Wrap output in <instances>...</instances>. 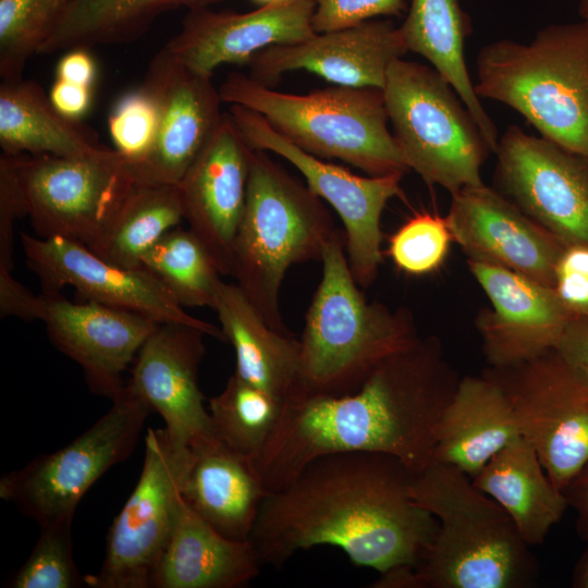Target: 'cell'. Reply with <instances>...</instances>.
I'll return each mask as SVG.
<instances>
[{
    "label": "cell",
    "mask_w": 588,
    "mask_h": 588,
    "mask_svg": "<svg viewBox=\"0 0 588 588\" xmlns=\"http://www.w3.org/2000/svg\"><path fill=\"white\" fill-rule=\"evenodd\" d=\"M414 474L379 452L315 458L262 502L249 536L262 565L279 568L298 551L333 546L380 575L417 567L439 523L411 495Z\"/></svg>",
    "instance_id": "1"
},
{
    "label": "cell",
    "mask_w": 588,
    "mask_h": 588,
    "mask_svg": "<svg viewBox=\"0 0 588 588\" xmlns=\"http://www.w3.org/2000/svg\"><path fill=\"white\" fill-rule=\"evenodd\" d=\"M460 379L439 340L428 336L382 360L351 393H298L284 401L253 460L267 491L339 452L389 454L419 473L432 462L438 425Z\"/></svg>",
    "instance_id": "2"
},
{
    "label": "cell",
    "mask_w": 588,
    "mask_h": 588,
    "mask_svg": "<svg viewBox=\"0 0 588 588\" xmlns=\"http://www.w3.org/2000/svg\"><path fill=\"white\" fill-rule=\"evenodd\" d=\"M411 495L439 523L407 588H525L538 562L506 511L457 467L432 461L414 474Z\"/></svg>",
    "instance_id": "3"
},
{
    "label": "cell",
    "mask_w": 588,
    "mask_h": 588,
    "mask_svg": "<svg viewBox=\"0 0 588 588\" xmlns=\"http://www.w3.org/2000/svg\"><path fill=\"white\" fill-rule=\"evenodd\" d=\"M330 211L307 184L250 147L246 201L233 249V278L266 322L292 333L280 289L292 265L320 260L336 234Z\"/></svg>",
    "instance_id": "4"
},
{
    "label": "cell",
    "mask_w": 588,
    "mask_h": 588,
    "mask_svg": "<svg viewBox=\"0 0 588 588\" xmlns=\"http://www.w3.org/2000/svg\"><path fill=\"white\" fill-rule=\"evenodd\" d=\"M476 94L522 114L539 133L588 159V23L551 24L529 44L483 46Z\"/></svg>",
    "instance_id": "5"
},
{
    "label": "cell",
    "mask_w": 588,
    "mask_h": 588,
    "mask_svg": "<svg viewBox=\"0 0 588 588\" xmlns=\"http://www.w3.org/2000/svg\"><path fill=\"white\" fill-rule=\"evenodd\" d=\"M344 242L339 230L322 254V277L299 339L301 393H351L382 360L420 338L406 309L366 301Z\"/></svg>",
    "instance_id": "6"
},
{
    "label": "cell",
    "mask_w": 588,
    "mask_h": 588,
    "mask_svg": "<svg viewBox=\"0 0 588 588\" xmlns=\"http://www.w3.org/2000/svg\"><path fill=\"white\" fill-rule=\"evenodd\" d=\"M222 102L260 114L301 149L340 159L371 176L406 173L381 88L331 86L308 94L272 89L249 75L230 73L219 86Z\"/></svg>",
    "instance_id": "7"
},
{
    "label": "cell",
    "mask_w": 588,
    "mask_h": 588,
    "mask_svg": "<svg viewBox=\"0 0 588 588\" xmlns=\"http://www.w3.org/2000/svg\"><path fill=\"white\" fill-rule=\"evenodd\" d=\"M382 90L392 134L408 170L451 195L483 184L480 169L492 150L473 114L436 69L396 59Z\"/></svg>",
    "instance_id": "8"
},
{
    "label": "cell",
    "mask_w": 588,
    "mask_h": 588,
    "mask_svg": "<svg viewBox=\"0 0 588 588\" xmlns=\"http://www.w3.org/2000/svg\"><path fill=\"white\" fill-rule=\"evenodd\" d=\"M109 411L72 442L0 480V497L41 526L72 524L87 490L133 452L152 412L126 383Z\"/></svg>",
    "instance_id": "9"
},
{
    "label": "cell",
    "mask_w": 588,
    "mask_h": 588,
    "mask_svg": "<svg viewBox=\"0 0 588 588\" xmlns=\"http://www.w3.org/2000/svg\"><path fill=\"white\" fill-rule=\"evenodd\" d=\"M193 461V449L175 443L164 428L147 430L140 476L109 529L99 571L84 576L86 586L149 588L173 532Z\"/></svg>",
    "instance_id": "10"
},
{
    "label": "cell",
    "mask_w": 588,
    "mask_h": 588,
    "mask_svg": "<svg viewBox=\"0 0 588 588\" xmlns=\"http://www.w3.org/2000/svg\"><path fill=\"white\" fill-rule=\"evenodd\" d=\"M26 215L40 237L91 247L138 184L115 149L77 157L19 155Z\"/></svg>",
    "instance_id": "11"
},
{
    "label": "cell",
    "mask_w": 588,
    "mask_h": 588,
    "mask_svg": "<svg viewBox=\"0 0 588 588\" xmlns=\"http://www.w3.org/2000/svg\"><path fill=\"white\" fill-rule=\"evenodd\" d=\"M486 372L505 392L519 434L564 492L588 463V385L554 350L514 366L490 367Z\"/></svg>",
    "instance_id": "12"
},
{
    "label": "cell",
    "mask_w": 588,
    "mask_h": 588,
    "mask_svg": "<svg viewBox=\"0 0 588 588\" xmlns=\"http://www.w3.org/2000/svg\"><path fill=\"white\" fill-rule=\"evenodd\" d=\"M226 113L249 147L287 160L302 173L308 187L336 211L345 229L344 244L353 278L359 287H369L382 262L381 216L387 203L401 195L404 173L356 175L301 149L250 109L230 105Z\"/></svg>",
    "instance_id": "13"
},
{
    "label": "cell",
    "mask_w": 588,
    "mask_h": 588,
    "mask_svg": "<svg viewBox=\"0 0 588 588\" xmlns=\"http://www.w3.org/2000/svg\"><path fill=\"white\" fill-rule=\"evenodd\" d=\"M499 192L565 245H588V159L510 125L499 138Z\"/></svg>",
    "instance_id": "14"
},
{
    "label": "cell",
    "mask_w": 588,
    "mask_h": 588,
    "mask_svg": "<svg viewBox=\"0 0 588 588\" xmlns=\"http://www.w3.org/2000/svg\"><path fill=\"white\" fill-rule=\"evenodd\" d=\"M26 261L45 294L74 287L87 301L144 315L159 323L195 327L226 341L220 327L184 310L164 284L144 267L110 262L86 245L64 237L20 234Z\"/></svg>",
    "instance_id": "15"
},
{
    "label": "cell",
    "mask_w": 588,
    "mask_h": 588,
    "mask_svg": "<svg viewBox=\"0 0 588 588\" xmlns=\"http://www.w3.org/2000/svg\"><path fill=\"white\" fill-rule=\"evenodd\" d=\"M142 87L156 102L158 125L149 154L131 167L138 183L177 185L224 119L219 88L164 48Z\"/></svg>",
    "instance_id": "16"
},
{
    "label": "cell",
    "mask_w": 588,
    "mask_h": 588,
    "mask_svg": "<svg viewBox=\"0 0 588 588\" xmlns=\"http://www.w3.org/2000/svg\"><path fill=\"white\" fill-rule=\"evenodd\" d=\"M468 260L498 266L553 287L566 246L499 191L485 184L452 194L445 216Z\"/></svg>",
    "instance_id": "17"
},
{
    "label": "cell",
    "mask_w": 588,
    "mask_h": 588,
    "mask_svg": "<svg viewBox=\"0 0 588 588\" xmlns=\"http://www.w3.org/2000/svg\"><path fill=\"white\" fill-rule=\"evenodd\" d=\"M313 0H278L248 12L191 10L163 47L189 69L212 76L222 64H246L275 45L304 41L316 34Z\"/></svg>",
    "instance_id": "18"
},
{
    "label": "cell",
    "mask_w": 588,
    "mask_h": 588,
    "mask_svg": "<svg viewBox=\"0 0 588 588\" xmlns=\"http://www.w3.org/2000/svg\"><path fill=\"white\" fill-rule=\"evenodd\" d=\"M468 267L491 302L477 318L490 367L514 366L554 350L574 315L553 287L498 266L468 260Z\"/></svg>",
    "instance_id": "19"
},
{
    "label": "cell",
    "mask_w": 588,
    "mask_h": 588,
    "mask_svg": "<svg viewBox=\"0 0 588 588\" xmlns=\"http://www.w3.org/2000/svg\"><path fill=\"white\" fill-rule=\"evenodd\" d=\"M250 147L225 112L207 145L177 184L188 230L221 275H233V249L243 217Z\"/></svg>",
    "instance_id": "20"
},
{
    "label": "cell",
    "mask_w": 588,
    "mask_h": 588,
    "mask_svg": "<svg viewBox=\"0 0 588 588\" xmlns=\"http://www.w3.org/2000/svg\"><path fill=\"white\" fill-rule=\"evenodd\" d=\"M40 321L52 344L83 370L91 392L111 400L122 375L159 322L93 301L75 303L60 293L42 294Z\"/></svg>",
    "instance_id": "21"
},
{
    "label": "cell",
    "mask_w": 588,
    "mask_h": 588,
    "mask_svg": "<svg viewBox=\"0 0 588 588\" xmlns=\"http://www.w3.org/2000/svg\"><path fill=\"white\" fill-rule=\"evenodd\" d=\"M407 52L400 27L390 20L371 19L316 33L301 42L268 47L247 63L248 75L270 86L284 73L304 70L334 85L382 89L390 64Z\"/></svg>",
    "instance_id": "22"
},
{
    "label": "cell",
    "mask_w": 588,
    "mask_h": 588,
    "mask_svg": "<svg viewBox=\"0 0 588 588\" xmlns=\"http://www.w3.org/2000/svg\"><path fill=\"white\" fill-rule=\"evenodd\" d=\"M205 335L195 327L159 323L140 347L128 381L163 418L169 437L189 448L215 436L198 383Z\"/></svg>",
    "instance_id": "23"
},
{
    "label": "cell",
    "mask_w": 588,
    "mask_h": 588,
    "mask_svg": "<svg viewBox=\"0 0 588 588\" xmlns=\"http://www.w3.org/2000/svg\"><path fill=\"white\" fill-rule=\"evenodd\" d=\"M192 449L194 461L183 488L185 502L222 536L248 540L269 494L253 460L216 436Z\"/></svg>",
    "instance_id": "24"
},
{
    "label": "cell",
    "mask_w": 588,
    "mask_h": 588,
    "mask_svg": "<svg viewBox=\"0 0 588 588\" xmlns=\"http://www.w3.org/2000/svg\"><path fill=\"white\" fill-rule=\"evenodd\" d=\"M235 352V373L282 403L303 391L301 342L270 327L236 283L220 280L212 307Z\"/></svg>",
    "instance_id": "25"
},
{
    "label": "cell",
    "mask_w": 588,
    "mask_h": 588,
    "mask_svg": "<svg viewBox=\"0 0 588 588\" xmlns=\"http://www.w3.org/2000/svg\"><path fill=\"white\" fill-rule=\"evenodd\" d=\"M519 430L507 396L487 372L460 379L437 429L432 461L474 478Z\"/></svg>",
    "instance_id": "26"
},
{
    "label": "cell",
    "mask_w": 588,
    "mask_h": 588,
    "mask_svg": "<svg viewBox=\"0 0 588 588\" xmlns=\"http://www.w3.org/2000/svg\"><path fill=\"white\" fill-rule=\"evenodd\" d=\"M249 540L229 539L183 498L170 541L149 581L151 588H240L261 569Z\"/></svg>",
    "instance_id": "27"
},
{
    "label": "cell",
    "mask_w": 588,
    "mask_h": 588,
    "mask_svg": "<svg viewBox=\"0 0 588 588\" xmlns=\"http://www.w3.org/2000/svg\"><path fill=\"white\" fill-rule=\"evenodd\" d=\"M471 480L506 511L530 547L544 542L569 505L522 436L495 453Z\"/></svg>",
    "instance_id": "28"
},
{
    "label": "cell",
    "mask_w": 588,
    "mask_h": 588,
    "mask_svg": "<svg viewBox=\"0 0 588 588\" xmlns=\"http://www.w3.org/2000/svg\"><path fill=\"white\" fill-rule=\"evenodd\" d=\"M0 146L2 152L77 157L103 146L97 133L61 114L36 82L24 78L0 84Z\"/></svg>",
    "instance_id": "29"
},
{
    "label": "cell",
    "mask_w": 588,
    "mask_h": 588,
    "mask_svg": "<svg viewBox=\"0 0 588 588\" xmlns=\"http://www.w3.org/2000/svg\"><path fill=\"white\" fill-rule=\"evenodd\" d=\"M399 27L407 50L427 59L455 89L494 152L498 130L469 77L464 44L471 28L458 0H412L406 19Z\"/></svg>",
    "instance_id": "30"
},
{
    "label": "cell",
    "mask_w": 588,
    "mask_h": 588,
    "mask_svg": "<svg viewBox=\"0 0 588 588\" xmlns=\"http://www.w3.org/2000/svg\"><path fill=\"white\" fill-rule=\"evenodd\" d=\"M222 0H70L38 53L137 40L163 13L211 8Z\"/></svg>",
    "instance_id": "31"
},
{
    "label": "cell",
    "mask_w": 588,
    "mask_h": 588,
    "mask_svg": "<svg viewBox=\"0 0 588 588\" xmlns=\"http://www.w3.org/2000/svg\"><path fill=\"white\" fill-rule=\"evenodd\" d=\"M182 220L177 185L138 183L89 248L110 262L138 268L144 255Z\"/></svg>",
    "instance_id": "32"
},
{
    "label": "cell",
    "mask_w": 588,
    "mask_h": 588,
    "mask_svg": "<svg viewBox=\"0 0 588 588\" xmlns=\"http://www.w3.org/2000/svg\"><path fill=\"white\" fill-rule=\"evenodd\" d=\"M183 307H212L221 273L201 242L187 229L168 231L142 258Z\"/></svg>",
    "instance_id": "33"
},
{
    "label": "cell",
    "mask_w": 588,
    "mask_h": 588,
    "mask_svg": "<svg viewBox=\"0 0 588 588\" xmlns=\"http://www.w3.org/2000/svg\"><path fill=\"white\" fill-rule=\"evenodd\" d=\"M208 411L215 436L255 460L278 422L282 401L233 372L224 389L209 400Z\"/></svg>",
    "instance_id": "34"
},
{
    "label": "cell",
    "mask_w": 588,
    "mask_h": 588,
    "mask_svg": "<svg viewBox=\"0 0 588 588\" xmlns=\"http://www.w3.org/2000/svg\"><path fill=\"white\" fill-rule=\"evenodd\" d=\"M70 0H0V76L23 78L27 60L38 53Z\"/></svg>",
    "instance_id": "35"
},
{
    "label": "cell",
    "mask_w": 588,
    "mask_h": 588,
    "mask_svg": "<svg viewBox=\"0 0 588 588\" xmlns=\"http://www.w3.org/2000/svg\"><path fill=\"white\" fill-rule=\"evenodd\" d=\"M69 523L41 526L25 563L11 577V588H76L85 585L73 556Z\"/></svg>",
    "instance_id": "36"
},
{
    "label": "cell",
    "mask_w": 588,
    "mask_h": 588,
    "mask_svg": "<svg viewBox=\"0 0 588 588\" xmlns=\"http://www.w3.org/2000/svg\"><path fill=\"white\" fill-rule=\"evenodd\" d=\"M453 236L445 217L430 212L415 215L389 242V255L402 271L420 275L444 261Z\"/></svg>",
    "instance_id": "37"
},
{
    "label": "cell",
    "mask_w": 588,
    "mask_h": 588,
    "mask_svg": "<svg viewBox=\"0 0 588 588\" xmlns=\"http://www.w3.org/2000/svg\"><path fill=\"white\" fill-rule=\"evenodd\" d=\"M114 149L131 166L149 154L157 133L158 112L154 98L143 87L122 96L108 119Z\"/></svg>",
    "instance_id": "38"
},
{
    "label": "cell",
    "mask_w": 588,
    "mask_h": 588,
    "mask_svg": "<svg viewBox=\"0 0 588 588\" xmlns=\"http://www.w3.org/2000/svg\"><path fill=\"white\" fill-rule=\"evenodd\" d=\"M313 27L324 33L355 26L377 16L400 15L405 0H313Z\"/></svg>",
    "instance_id": "39"
},
{
    "label": "cell",
    "mask_w": 588,
    "mask_h": 588,
    "mask_svg": "<svg viewBox=\"0 0 588 588\" xmlns=\"http://www.w3.org/2000/svg\"><path fill=\"white\" fill-rule=\"evenodd\" d=\"M17 156L0 155V269L13 271V233L17 219L26 217Z\"/></svg>",
    "instance_id": "40"
},
{
    "label": "cell",
    "mask_w": 588,
    "mask_h": 588,
    "mask_svg": "<svg viewBox=\"0 0 588 588\" xmlns=\"http://www.w3.org/2000/svg\"><path fill=\"white\" fill-rule=\"evenodd\" d=\"M553 290L574 316H588V245L564 247L554 273Z\"/></svg>",
    "instance_id": "41"
},
{
    "label": "cell",
    "mask_w": 588,
    "mask_h": 588,
    "mask_svg": "<svg viewBox=\"0 0 588 588\" xmlns=\"http://www.w3.org/2000/svg\"><path fill=\"white\" fill-rule=\"evenodd\" d=\"M554 351L569 370L588 385V316H574Z\"/></svg>",
    "instance_id": "42"
},
{
    "label": "cell",
    "mask_w": 588,
    "mask_h": 588,
    "mask_svg": "<svg viewBox=\"0 0 588 588\" xmlns=\"http://www.w3.org/2000/svg\"><path fill=\"white\" fill-rule=\"evenodd\" d=\"M44 305L42 295H35L13 275L12 271L0 269V316L16 317L22 320H40Z\"/></svg>",
    "instance_id": "43"
},
{
    "label": "cell",
    "mask_w": 588,
    "mask_h": 588,
    "mask_svg": "<svg viewBox=\"0 0 588 588\" xmlns=\"http://www.w3.org/2000/svg\"><path fill=\"white\" fill-rule=\"evenodd\" d=\"M48 95L53 107L73 120H79L91 102V88L57 78Z\"/></svg>",
    "instance_id": "44"
},
{
    "label": "cell",
    "mask_w": 588,
    "mask_h": 588,
    "mask_svg": "<svg viewBox=\"0 0 588 588\" xmlns=\"http://www.w3.org/2000/svg\"><path fill=\"white\" fill-rule=\"evenodd\" d=\"M56 78L91 88L96 78V64L87 49L65 51L57 64Z\"/></svg>",
    "instance_id": "45"
},
{
    "label": "cell",
    "mask_w": 588,
    "mask_h": 588,
    "mask_svg": "<svg viewBox=\"0 0 588 588\" xmlns=\"http://www.w3.org/2000/svg\"><path fill=\"white\" fill-rule=\"evenodd\" d=\"M569 505L578 513L579 534L588 540V463L564 490Z\"/></svg>",
    "instance_id": "46"
},
{
    "label": "cell",
    "mask_w": 588,
    "mask_h": 588,
    "mask_svg": "<svg viewBox=\"0 0 588 588\" xmlns=\"http://www.w3.org/2000/svg\"><path fill=\"white\" fill-rule=\"evenodd\" d=\"M574 584L577 587L588 588V552L577 567Z\"/></svg>",
    "instance_id": "47"
},
{
    "label": "cell",
    "mask_w": 588,
    "mask_h": 588,
    "mask_svg": "<svg viewBox=\"0 0 588 588\" xmlns=\"http://www.w3.org/2000/svg\"><path fill=\"white\" fill-rule=\"evenodd\" d=\"M578 13L581 21L588 23V0H579Z\"/></svg>",
    "instance_id": "48"
}]
</instances>
